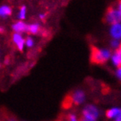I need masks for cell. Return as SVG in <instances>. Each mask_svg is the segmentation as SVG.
I'll list each match as a JSON object with an SVG mask.
<instances>
[{"label": "cell", "mask_w": 121, "mask_h": 121, "mask_svg": "<svg viewBox=\"0 0 121 121\" xmlns=\"http://www.w3.org/2000/svg\"><path fill=\"white\" fill-rule=\"evenodd\" d=\"M111 56V52L108 49H98L92 48V60L98 64H103L107 61Z\"/></svg>", "instance_id": "1"}, {"label": "cell", "mask_w": 121, "mask_h": 121, "mask_svg": "<svg viewBox=\"0 0 121 121\" xmlns=\"http://www.w3.org/2000/svg\"><path fill=\"white\" fill-rule=\"evenodd\" d=\"M99 116L98 109L95 106L88 105L83 110V117L84 120L93 121L95 120Z\"/></svg>", "instance_id": "2"}, {"label": "cell", "mask_w": 121, "mask_h": 121, "mask_svg": "<svg viewBox=\"0 0 121 121\" xmlns=\"http://www.w3.org/2000/svg\"><path fill=\"white\" fill-rule=\"evenodd\" d=\"M121 18V10H115V9H109L108 11L107 15H106V21L109 24H115L120 22Z\"/></svg>", "instance_id": "3"}, {"label": "cell", "mask_w": 121, "mask_h": 121, "mask_svg": "<svg viewBox=\"0 0 121 121\" xmlns=\"http://www.w3.org/2000/svg\"><path fill=\"white\" fill-rule=\"evenodd\" d=\"M110 34L114 39L120 40L121 38V25L120 22L113 24L111 30H110Z\"/></svg>", "instance_id": "4"}, {"label": "cell", "mask_w": 121, "mask_h": 121, "mask_svg": "<svg viewBox=\"0 0 121 121\" xmlns=\"http://www.w3.org/2000/svg\"><path fill=\"white\" fill-rule=\"evenodd\" d=\"M106 117L108 118H115L116 120H121V110L119 108H112L106 112Z\"/></svg>", "instance_id": "5"}, {"label": "cell", "mask_w": 121, "mask_h": 121, "mask_svg": "<svg viewBox=\"0 0 121 121\" xmlns=\"http://www.w3.org/2000/svg\"><path fill=\"white\" fill-rule=\"evenodd\" d=\"M72 100L76 104H82L84 100H85V95L84 92L81 90H77L76 91L72 97Z\"/></svg>", "instance_id": "6"}, {"label": "cell", "mask_w": 121, "mask_h": 121, "mask_svg": "<svg viewBox=\"0 0 121 121\" xmlns=\"http://www.w3.org/2000/svg\"><path fill=\"white\" fill-rule=\"evenodd\" d=\"M13 41L18 46L20 51H22L24 48V45L25 43V40L22 38V36L19 33H16L13 35Z\"/></svg>", "instance_id": "7"}, {"label": "cell", "mask_w": 121, "mask_h": 121, "mask_svg": "<svg viewBox=\"0 0 121 121\" xmlns=\"http://www.w3.org/2000/svg\"><path fill=\"white\" fill-rule=\"evenodd\" d=\"M13 29L14 31H16L18 33L23 32H27L28 31V25L22 21H18L16 24L13 25Z\"/></svg>", "instance_id": "8"}, {"label": "cell", "mask_w": 121, "mask_h": 121, "mask_svg": "<svg viewBox=\"0 0 121 121\" xmlns=\"http://www.w3.org/2000/svg\"><path fill=\"white\" fill-rule=\"evenodd\" d=\"M112 62L114 63V65L120 67L121 64V50L120 47L117 48L115 53L112 55Z\"/></svg>", "instance_id": "9"}, {"label": "cell", "mask_w": 121, "mask_h": 121, "mask_svg": "<svg viewBox=\"0 0 121 121\" xmlns=\"http://www.w3.org/2000/svg\"><path fill=\"white\" fill-rule=\"evenodd\" d=\"M12 13V9L9 6L4 5L0 7V17H6Z\"/></svg>", "instance_id": "10"}, {"label": "cell", "mask_w": 121, "mask_h": 121, "mask_svg": "<svg viewBox=\"0 0 121 121\" xmlns=\"http://www.w3.org/2000/svg\"><path fill=\"white\" fill-rule=\"evenodd\" d=\"M40 30V26L38 24H33L31 25H28V31L32 34H37Z\"/></svg>", "instance_id": "11"}, {"label": "cell", "mask_w": 121, "mask_h": 121, "mask_svg": "<svg viewBox=\"0 0 121 121\" xmlns=\"http://www.w3.org/2000/svg\"><path fill=\"white\" fill-rule=\"evenodd\" d=\"M26 17V7L23 6L20 10V13L18 14V18L20 19H24Z\"/></svg>", "instance_id": "12"}, {"label": "cell", "mask_w": 121, "mask_h": 121, "mask_svg": "<svg viewBox=\"0 0 121 121\" xmlns=\"http://www.w3.org/2000/svg\"><path fill=\"white\" fill-rule=\"evenodd\" d=\"M111 45H112V46L113 47V48H119L120 47V42H119V40H117V39H114L112 41V43H111Z\"/></svg>", "instance_id": "13"}, {"label": "cell", "mask_w": 121, "mask_h": 121, "mask_svg": "<svg viewBox=\"0 0 121 121\" xmlns=\"http://www.w3.org/2000/svg\"><path fill=\"white\" fill-rule=\"evenodd\" d=\"M26 46H28V47H32V46H33V45H34V41H33V40L32 39V38H28L27 39H26Z\"/></svg>", "instance_id": "14"}, {"label": "cell", "mask_w": 121, "mask_h": 121, "mask_svg": "<svg viewBox=\"0 0 121 121\" xmlns=\"http://www.w3.org/2000/svg\"><path fill=\"white\" fill-rule=\"evenodd\" d=\"M116 76L118 78V79H120L121 78V69L120 68H118L116 70Z\"/></svg>", "instance_id": "15"}, {"label": "cell", "mask_w": 121, "mask_h": 121, "mask_svg": "<svg viewBox=\"0 0 121 121\" xmlns=\"http://www.w3.org/2000/svg\"><path fill=\"white\" fill-rule=\"evenodd\" d=\"M69 120H71V121H76V115H70L69 116Z\"/></svg>", "instance_id": "16"}, {"label": "cell", "mask_w": 121, "mask_h": 121, "mask_svg": "<svg viewBox=\"0 0 121 121\" xmlns=\"http://www.w3.org/2000/svg\"><path fill=\"white\" fill-rule=\"evenodd\" d=\"M46 14H40V16H39L40 18H41V19H43V18H45V17H46Z\"/></svg>", "instance_id": "17"}, {"label": "cell", "mask_w": 121, "mask_h": 121, "mask_svg": "<svg viewBox=\"0 0 121 121\" xmlns=\"http://www.w3.org/2000/svg\"><path fill=\"white\" fill-rule=\"evenodd\" d=\"M4 32V28L0 26V32Z\"/></svg>", "instance_id": "18"}]
</instances>
